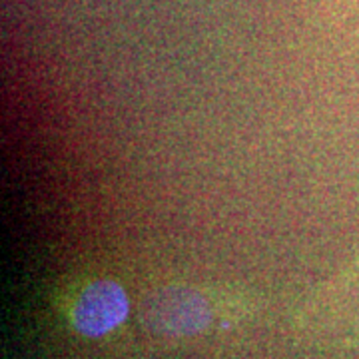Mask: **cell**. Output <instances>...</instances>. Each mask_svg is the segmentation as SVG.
<instances>
[{
  "mask_svg": "<svg viewBox=\"0 0 359 359\" xmlns=\"http://www.w3.org/2000/svg\"><path fill=\"white\" fill-rule=\"evenodd\" d=\"M212 320L210 306L194 290L168 287L152 294L144 304L146 325L164 335H192L202 332Z\"/></svg>",
  "mask_w": 359,
  "mask_h": 359,
  "instance_id": "6da1fadb",
  "label": "cell"
},
{
  "mask_svg": "<svg viewBox=\"0 0 359 359\" xmlns=\"http://www.w3.org/2000/svg\"><path fill=\"white\" fill-rule=\"evenodd\" d=\"M128 295L120 283L98 280L80 294L72 308V325L86 337H102L128 316Z\"/></svg>",
  "mask_w": 359,
  "mask_h": 359,
  "instance_id": "7a4b0ae2",
  "label": "cell"
}]
</instances>
